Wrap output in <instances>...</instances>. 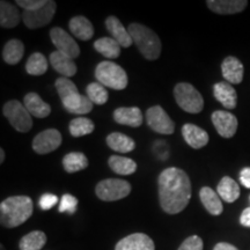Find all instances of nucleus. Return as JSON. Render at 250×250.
Here are the masks:
<instances>
[{
  "mask_svg": "<svg viewBox=\"0 0 250 250\" xmlns=\"http://www.w3.org/2000/svg\"><path fill=\"white\" fill-rule=\"evenodd\" d=\"M191 198V182L186 171L176 167L162 170L159 176V199L168 214L182 212Z\"/></svg>",
  "mask_w": 250,
  "mask_h": 250,
  "instance_id": "nucleus-1",
  "label": "nucleus"
},
{
  "mask_svg": "<svg viewBox=\"0 0 250 250\" xmlns=\"http://www.w3.org/2000/svg\"><path fill=\"white\" fill-rule=\"evenodd\" d=\"M33 211V201L28 196L8 197L0 204V223L7 228L18 227L26 223Z\"/></svg>",
  "mask_w": 250,
  "mask_h": 250,
  "instance_id": "nucleus-2",
  "label": "nucleus"
},
{
  "mask_svg": "<svg viewBox=\"0 0 250 250\" xmlns=\"http://www.w3.org/2000/svg\"><path fill=\"white\" fill-rule=\"evenodd\" d=\"M62 105L68 112L76 115H86L92 111L93 102L87 96L78 92L76 83L68 78H59L55 83Z\"/></svg>",
  "mask_w": 250,
  "mask_h": 250,
  "instance_id": "nucleus-3",
  "label": "nucleus"
},
{
  "mask_svg": "<svg viewBox=\"0 0 250 250\" xmlns=\"http://www.w3.org/2000/svg\"><path fill=\"white\" fill-rule=\"evenodd\" d=\"M127 30L144 57L148 61H155L160 57L161 41L154 31L140 23H130Z\"/></svg>",
  "mask_w": 250,
  "mask_h": 250,
  "instance_id": "nucleus-4",
  "label": "nucleus"
},
{
  "mask_svg": "<svg viewBox=\"0 0 250 250\" xmlns=\"http://www.w3.org/2000/svg\"><path fill=\"white\" fill-rule=\"evenodd\" d=\"M98 83L109 88L122 90L127 86V74L123 67L109 61L101 62L95 68Z\"/></svg>",
  "mask_w": 250,
  "mask_h": 250,
  "instance_id": "nucleus-5",
  "label": "nucleus"
},
{
  "mask_svg": "<svg viewBox=\"0 0 250 250\" xmlns=\"http://www.w3.org/2000/svg\"><path fill=\"white\" fill-rule=\"evenodd\" d=\"M174 96L179 107L189 114H199L204 108L202 94L191 83H177L174 88Z\"/></svg>",
  "mask_w": 250,
  "mask_h": 250,
  "instance_id": "nucleus-6",
  "label": "nucleus"
},
{
  "mask_svg": "<svg viewBox=\"0 0 250 250\" xmlns=\"http://www.w3.org/2000/svg\"><path fill=\"white\" fill-rule=\"evenodd\" d=\"M2 112L12 126L19 132H28L33 126V120H31L29 111L22 103L17 100H12V101L5 103Z\"/></svg>",
  "mask_w": 250,
  "mask_h": 250,
  "instance_id": "nucleus-7",
  "label": "nucleus"
},
{
  "mask_svg": "<svg viewBox=\"0 0 250 250\" xmlns=\"http://www.w3.org/2000/svg\"><path fill=\"white\" fill-rule=\"evenodd\" d=\"M131 192V184L124 180H103L96 186L95 193L101 201L115 202L125 198Z\"/></svg>",
  "mask_w": 250,
  "mask_h": 250,
  "instance_id": "nucleus-8",
  "label": "nucleus"
},
{
  "mask_svg": "<svg viewBox=\"0 0 250 250\" xmlns=\"http://www.w3.org/2000/svg\"><path fill=\"white\" fill-rule=\"evenodd\" d=\"M146 122L153 131L161 134H173L175 123L160 105H154L146 111Z\"/></svg>",
  "mask_w": 250,
  "mask_h": 250,
  "instance_id": "nucleus-9",
  "label": "nucleus"
},
{
  "mask_svg": "<svg viewBox=\"0 0 250 250\" xmlns=\"http://www.w3.org/2000/svg\"><path fill=\"white\" fill-rule=\"evenodd\" d=\"M50 39L57 51L68 56L72 59H76L80 56V48L70 34L59 27H54L50 30Z\"/></svg>",
  "mask_w": 250,
  "mask_h": 250,
  "instance_id": "nucleus-10",
  "label": "nucleus"
},
{
  "mask_svg": "<svg viewBox=\"0 0 250 250\" xmlns=\"http://www.w3.org/2000/svg\"><path fill=\"white\" fill-rule=\"evenodd\" d=\"M56 8H57V4L55 1H48V4L45 6H43L40 9H36V11H23V23L29 29H36V28L44 27L51 22V20L54 19Z\"/></svg>",
  "mask_w": 250,
  "mask_h": 250,
  "instance_id": "nucleus-11",
  "label": "nucleus"
},
{
  "mask_svg": "<svg viewBox=\"0 0 250 250\" xmlns=\"http://www.w3.org/2000/svg\"><path fill=\"white\" fill-rule=\"evenodd\" d=\"M62 134L58 130L48 129L37 134L31 146L34 151L39 154H48L62 145Z\"/></svg>",
  "mask_w": 250,
  "mask_h": 250,
  "instance_id": "nucleus-12",
  "label": "nucleus"
},
{
  "mask_svg": "<svg viewBox=\"0 0 250 250\" xmlns=\"http://www.w3.org/2000/svg\"><path fill=\"white\" fill-rule=\"evenodd\" d=\"M213 123L217 132L224 138H232L237 130V118L233 114L224 110H217L212 114Z\"/></svg>",
  "mask_w": 250,
  "mask_h": 250,
  "instance_id": "nucleus-13",
  "label": "nucleus"
},
{
  "mask_svg": "<svg viewBox=\"0 0 250 250\" xmlns=\"http://www.w3.org/2000/svg\"><path fill=\"white\" fill-rule=\"evenodd\" d=\"M115 250H155V246L148 235L144 233H134L118 241Z\"/></svg>",
  "mask_w": 250,
  "mask_h": 250,
  "instance_id": "nucleus-14",
  "label": "nucleus"
},
{
  "mask_svg": "<svg viewBox=\"0 0 250 250\" xmlns=\"http://www.w3.org/2000/svg\"><path fill=\"white\" fill-rule=\"evenodd\" d=\"M221 72H223V76L226 79V83L239 85V83H242L245 67H243L242 62L236 57L229 56V57L224 59L223 64H221Z\"/></svg>",
  "mask_w": 250,
  "mask_h": 250,
  "instance_id": "nucleus-15",
  "label": "nucleus"
},
{
  "mask_svg": "<svg viewBox=\"0 0 250 250\" xmlns=\"http://www.w3.org/2000/svg\"><path fill=\"white\" fill-rule=\"evenodd\" d=\"M182 134L188 145L195 149L204 147V146L208 145V139H210L205 130H203L202 127L197 126L195 124L190 123L183 125Z\"/></svg>",
  "mask_w": 250,
  "mask_h": 250,
  "instance_id": "nucleus-16",
  "label": "nucleus"
},
{
  "mask_svg": "<svg viewBox=\"0 0 250 250\" xmlns=\"http://www.w3.org/2000/svg\"><path fill=\"white\" fill-rule=\"evenodd\" d=\"M208 7L214 13L220 15L236 14L247 7V0H208L206 1Z\"/></svg>",
  "mask_w": 250,
  "mask_h": 250,
  "instance_id": "nucleus-17",
  "label": "nucleus"
},
{
  "mask_svg": "<svg viewBox=\"0 0 250 250\" xmlns=\"http://www.w3.org/2000/svg\"><path fill=\"white\" fill-rule=\"evenodd\" d=\"M105 27H107L109 33L111 34L112 39L116 41L121 46L129 48V46L132 45V37H131L129 30L125 29L123 24H122L120 19L114 17V15L107 18V20H105Z\"/></svg>",
  "mask_w": 250,
  "mask_h": 250,
  "instance_id": "nucleus-18",
  "label": "nucleus"
},
{
  "mask_svg": "<svg viewBox=\"0 0 250 250\" xmlns=\"http://www.w3.org/2000/svg\"><path fill=\"white\" fill-rule=\"evenodd\" d=\"M50 62H51V66L55 68L56 72L62 74V78H71L76 76L77 65L73 62V59L68 57V56L62 54L59 51H54L50 55Z\"/></svg>",
  "mask_w": 250,
  "mask_h": 250,
  "instance_id": "nucleus-19",
  "label": "nucleus"
},
{
  "mask_svg": "<svg viewBox=\"0 0 250 250\" xmlns=\"http://www.w3.org/2000/svg\"><path fill=\"white\" fill-rule=\"evenodd\" d=\"M114 120L118 124L138 127L143 124V112L138 107H122L114 111Z\"/></svg>",
  "mask_w": 250,
  "mask_h": 250,
  "instance_id": "nucleus-20",
  "label": "nucleus"
},
{
  "mask_svg": "<svg viewBox=\"0 0 250 250\" xmlns=\"http://www.w3.org/2000/svg\"><path fill=\"white\" fill-rule=\"evenodd\" d=\"M213 94L217 101L220 102L225 108L234 109L236 107L237 94L230 83H226V81L215 83L213 87Z\"/></svg>",
  "mask_w": 250,
  "mask_h": 250,
  "instance_id": "nucleus-21",
  "label": "nucleus"
},
{
  "mask_svg": "<svg viewBox=\"0 0 250 250\" xmlns=\"http://www.w3.org/2000/svg\"><path fill=\"white\" fill-rule=\"evenodd\" d=\"M24 107L31 116L37 118H45L51 112V107L44 102L37 93H28L24 96Z\"/></svg>",
  "mask_w": 250,
  "mask_h": 250,
  "instance_id": "nucleus-22",
  "label": "nucleus"
},
{
  "mask_svg": "<svg viewBox=\"0 0 250 250\" xmlns=\"http://www.w3.org/2000/svg\"><path fill=\"white\" fill-rule=\"evenodd\" d=\"M199 198H201L202 204L204 205L206 211L212 215H220L224 211L223 203H221L220 197L214 190L210 187H203L199 191Z\"/></svg>",
  "mask_w": 250,
  "mask_h": 250,
  "instance_id": "nucleus-23",
  "label": "nucleus"
},
{
  "mask_svg": "<svg viewBox=\"0 0 250 250\" xmlns=\"http://www.w3.org/2000/svg\"><path fill=\"white\" fill-rule=\"evenodd\" d=\"M70 31L81 41H88L94 35V27L88 19L85 17H74L68 22Z\"/></svg>",
  "mask_w": 250,
  "mask_h": 250,
  "instance_id": "nucleus-24",
  "label": "nucleus"
},
{
  "mask_svg": "<svg viewBox=\"0 0 250 250\" xmlns=\"http://www.w3.org/2000/svg\"><path fill=\"white\" fill-rule=\"evenodd\" d=\"M20 12L15 5L8 1L0 2V26L2 28H14L20 22Z\"/></svg>",
  "mask_w": 250,
  "mask_h": 250,
  "instance_id": "nucleus-25",
  "label": "nucleus"
},
{
  "mask_svg": "<svg viewBox=\"0 0 250 250\" xmlns=\"http://www.w3.org/2000/svg\"><path fill=\"white\" fill-rule=\"evenodd\" d=\"M217 190L219 197L227 203H234L240 197L239 184L229 176H225L221 179L217 187Z\"/></svg>",
  "mask_w": 250,
  "mask_h": 250,
  "instance_id": "nucleus-26",
  "label": "nucleus"
},
{
  "mask_svg": "<svg viewBox=\"0 0 250 250\" xmlns=\"http://www.w3.org/2000/svg\"><path fill=\"white\" fill-rule=\"evenodd\" d=\"M107 144L112 151L118 153H129L136 148V143L126 134L112 132L107 137Z\"/></svg>",
  "mask_w": 250,
  "mask_h": 250,
  "instance_id": "nucleus-27",
  "label": "nucleus"
},
{
  "mask_svg": "<svg viewBox=\"0 0 250 250\" xmlns=\"http://www.w3.org/2000/svg\"><path fill=\"white\" fill-rule=\"evenodd\" d=\"M24 55V45L20 40H11L6 43L2 50V59L9 65H15Z\"/></svg>",
  "mask_w": 250,
  "mask_h": 250,
  "instance_id": "nucleus-28",
  "label": "nucleus"
},
{
  "mask_svg": "<svg viewBox=\"0 0 250 250\" xmlns=\"http://www.w3.org/2000/svg\"><path fill=\"white\" fill-rule=\"evenodd\" d=\"M94 48L108 59H116L121 55L122 46L112 37H102L94 42Z\"/></svg>",
  "mask_w": 250,
  "mask_h": 250,
  "instance_id": "nucleus-29",
  "label": "nucleus"
},
{
  "mask_svg": "<svg viewBox=\"0 0 250 250\" xmlns=\"http://www.w3.org/2000/svg\"><path fill=\"white\" fill-rule=\"evenodd\" d=\"M109 167L118 175H131L137 170V164L126 156L111 155L109 158Z\"/></svg>",
  "mask_w": 250,
  "mask_h": 250,
  "instance_id": "nucleus-30",
  "label": "nucleus"
},
{
  "mask_svg": "<svg viewBox=\"0 0 250 250\" xmlns=\"http://www.w3.org/2000/svg\"><path fill=\"white\" fill-rule=\"evenodd\" d=\"M62 167L67 173H77L88 167V159L81 152H71L62 158Z\"/></svg>",
  "mask_w": 250,
  "mask_h": 250,
  "instance_id": "nucleus-31",
  "label": "nucleus"
},
{
  "mask_svg": "<svg viewBox=\"0 0 250 250\" xmlns=\"http://www.w3.org/2000/svg\"><path fill=\"white\" fill-rule=\"evenodd\" d=\"M46 243V235L42 230H33L20 241V250H41Z\"/></svg>",
  "mask_w": 250,
  "mask_h": 250,
  "instance_id": "nucleus-32",
  "label": "nucleus"
},
{
  "mask_svg": "<svg viewBox=\"0 0 250 250\" xmlns=\"http://www.w3.org/2000/svg\"><path fill=\"white\" fill-rule=\"evenodd\" d=\"M48 61L44 57V55L35 52L28 58L26 62V71L30 76H42L48 71Z\"/></svg>",
  "mask_w": 250,
  "mask_h": 250,
  "instance_id": "nucleus-33",
  "label": "nucleus"
},
{
  "mask_svg": "<svg viewBox=\"0 0 250 250\" xmlns=\"http://www.w3.org/2000/svg\"><path fill=\"white\" fill-rule=\"evenodd\" d=\"M94 129H95V125H94L93 121L86 117L74 118L68 125V130H70V133L73 137L86 136V134L92 133Z\"/></svg>",
  "mask_w": 250,
  "mask_h": 250,
  "instance_id": "nucleus-34",
  "label": "nucleus"
},
{
  "mask_svg": "<svg viewBox=\"0 0 250 250\" xmlns=\"http://www.w3.org/2000/svg\"><path fill=\"white\" fill-rule=\"evenodd\" d=\"M87 98L93 102V104L102 105L107 103L109 93L104 86L100 83H90L86 88Z\"/></svg>",
  "mask_w": 250,
  "mask_h": 250,
  "instance_id": "nucleus-35",
  "label": "nucleus"
},
{
  "mask_svg": "<svg viewBox=\"0 0 250 250\" xmlns=\"http://www.w3.org/2000/svg\"><path fill=\"white\" fill-rule=\"evenodd\" d=\"M78 208V199L74 196L70 195V193H65L61 198V204H59L58 211L61 213L66 212L68 214L76 213Z\"/></svg>",
  "mask_w": 250,
  "mask_h": 250,
  "instance_id": "nucleus-36",
  "label": "nucleus"
},
{
  "mask_svg": "<svg viewBox=\"0 0 250 250\" xmlns=\"http://www.w3.org/2000/svg\"><path fill=\"white\" fill-rule=\"evenodd\" d=\"M177 250H203V240L197 235L187 237Z\"/></svg>",
  "mask_w": 250,
  "mask_h": 250,
  "instance_id": "nucleus-37",
  "label": "nucleus"
},
{
  "mask_svg": "<svg viewBox=\"0 0 250 250\" xmlns=\"http://www.w3.org/2000/svg\"><path fill=\"white\" fill-rule=\"evenodd\" d=\"M15 4L20 6V7H22L24 11L31 12L42 8L43 6L48 4V1H46V0H17Z\"/></svg>",
  "mask_w": 250,
  "mask_h": 250,
  "instance_id": "nucleus-38",
  "label": "nucleus"
},
{
  "mask_svg": "<svg viewBox=\"0 0 250 250\" xmlns=\"http://www.w3.org/2000/svg\"><path fill=\"white\" fill-rule=\"evenodd\" d=\"M58 203V197L54 193H44L40 198V206L42 210L48 211Z\"/></svg>",
  "mask_w": 250,
  "mask_h": 250,
  "instance_id": "nucleus-39",
  "label": "nucleus"
},
{
  "mask_svg": "<svg viewBox=\"0 0 250 250\" xmlns=\"http://www.w3.org/2000/svg\"><path fill=\"white\" fill-rule=\"evenodd\" d=\"M240 182L243 187L250 189V167H247L240 173Z\"/></svg>",
  "mask_w": 250,
  "mask_h": 250,
  "instance_id": "nucleus-40",
  "label": "nucleus"
},
{
  "mask_svg": "<svg viewBox=\"0 0 250 250\" xmlns=\"http://www.w3.org/2000/svg\"><path fill=\"white\" fill-rule=\"evenodd\" d=\"M240 223H241L242 226L250 228V208L243 210L241 217H240Z\"/></svg>",
  "mask_w": 250,
  "mask_h": 250,
  "instance_id": "nucleus-41",
  "label": "nucleus"
},
{
  "mask_svg": "<svg viewBox=\"0 0 250 250\" xmlns=\"http://www.w3.org/2000/svg\"><path fill=\"white\" fill-rule=\"evenodd\" d=\"M213 250H239L236 247H234L233 245H229V243L226 242H220L218 245H215Z\"/></svg>",
  "mask_w": 250,
  "mask_h": 250,
  "instance_id": "nucleus-42",
  "label": "nucleus"
},
{
  "mask_svg": "<svg viewBox=\"0 0 250 250\" xmlns=\"http://www.w3.org/2000/svg\"><path fill=\"white\" fill-rule=\"evenodd\" d=\"M4 160H5V151L1 148L0 149V164H2Z\"/></svg>",
  "mask_w": 250,
  "mask_h": 250,
  "instance_id": "nucleus-43",
  "label": "nucleus"
},
{
  "mask_svg": "<svg viewBox=\"0 0 250 250\" xmlns=\"http://www.w3.org/2000/svg\"><path fill=\"white\" fill-rule=\"evenodd\" d=\"M1 250H4V247H2V246H1Z\"/></svg>",
  "mask_w": 250,
  "mask_h": 250,
  "instance_id": "nucleus-44",
  "label": "nucleus"
}]
</instances>
